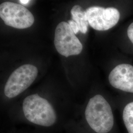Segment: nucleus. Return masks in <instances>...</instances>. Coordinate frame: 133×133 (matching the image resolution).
Segmentation results:
<instances>
[{"label":"nucleus","instance_id":"nucleus-1","mask_svg":"<svg viewBox=\"0 0 133 133\" xmlns=\"http://www.w3.org/2000/svg\"><path fill=\"white\" fill-rule=\"evenodd\" d=\"M85 116L87 123L96 133H108L113 127L114 119L112 109L102 95H96L89 100Z\"/></svg>","mask_w":133,"mask_h":133},{"label":"nucleus","instance_id":"nucleus-2","mask_svg":"<svg viewBox=\"0 0 133 133\" xmlns=\"http://www.w3.org/2000/svg\"><path fill=\"white\" fill-rule=\"evenodd\" d=\"M23 111L26 118L34 124L49 127L55 123L56 112L48 100L38 94L30 95L24 99Z\"/></svg>","mask_w":133,"mask_h":133},{"label":"nucleus","instance_id":"nucleus-3","mask_svg":"<svg viewBox=\"0 0 133 133\" xmlns=\"http://www.w3.org/2000/svg\"><path fill=\"white\" fill-rule=\"evenodd\" d=\"M37 68L26 64L19 66L10 76L5 86L6 97L12 98L19 95L31 85L38 76Z\"/></svg>","mask_w":133,"mask_h":133},{"label":"nucleus","instance_id":"nucleus-4","mask_svg":"<svg viewBox=\"0 0 133 133\" xmlns=\"http://www.w3.org/2000/svg\"><path fill=\"white\" fill-rule=\"evenodd\" d=\"M0 17L6 25L18 29L30 27L35 21L33 14L23 5L10 2L0 5Z\"/></svg>","mask_w":133,"mask_h":133},{"label":"nucleus","instance_id":"nucleus-5","mask_svg":"<svg viewBox=\"0 0 133 133\" xmlns=\"http://www.w3.org/2000/svg\"><path fill=\"white\" fill-rule=\"evenodd\" d=\"M54 43L58 52L68 57L79 54L83 46L68 22L63 21L55 29Z\"/></svg>","mask_w":133,"mask_h":133},{"label":"nucleus","instance_id":"nucleus-6","mask_svg":"<svg viewBox=\"0 0 133 133\" xmlns=\"http://www.w3.org/2000/svg\"><path fill=\"white\" fill-rule=\"evenodd\" d=\"M87 18L89 25L97 31H107L117 24L120 13L117 9L109 7L94 6L86 10Z\"/></svg>","mask_w":133,"mask_h":133},{"label":"nucleus","instance_id":"nucleus-7","mask_svg":"<svg viewBox=\"0 0 133 133\" xmlns=\"http://www.w3.org/2000/svg\"><path fill=\"white\" fill-rule=\"evenodd\" d=\"M109 83L115 88L133 93V66L122 64L115 66L109 74Z\"/></svg>","mask_w":133,"mask_h":133},{"label":"nucleus","instance_id":"nucleus-8","mask_svg":"<svg viewBox=\"0 0 133 133\" xmlns=\"http://www.w3.org/2000/svg\"><path fill=\"white\" fill-rule=\"evenodd\" d=\"M71 18L72 20L76 23L79 31L82 34H86L88 31V21L87 18L86 11L82 9L81 6L75 5L71 9Z\"/></svg>","mask_w":133,"mask_h":133},{"label":"nucleus","instance_id":"nucleus-9","mask_svg":"<svg viewBox=\"0 0 133 133\" xmlns=\"http://www.w3.org/2000/svg\"><path fill=\"white\" fill-rule=\"evenodd\" d=\"M124 123L129 133H133V102L125 107L123 113Z\"/></svg>","mask_w":133,"mask_h":133},{"label":"nucleus","instance_id":"nucleus-10","mask_svg":"<svg viewBox=\"0 0 133 133\" xmlns=\"http://www.w3.org/2000/svg\"><path fill=\"white\" fill-rule=\"evenodd\" d=\"M68 23L69 24L70 26L71 27L74 33L75 34L78 33V32L79 31V29L76 23L74 21H73L72 19L69 20L68 21Z\"/></svg>","mask_w":133,"mask_h":133},{"label":"nucleus","instance_id":"nucleus-11","mask_svg":"<svg viewBox=\"0 0 133 133\" xmlns=\"http://www.w3.org/2000/svg\"><path fill=\"white\" fill-rule=\"evenodd\" d=\"M127 35L133 44V22L130 24L127 30Z\"/></svg>","mask_w":133,"mask_h":133},{"label":"nucleus","instance_id":"nucleus-12","mask_svg":"<svg viewBox=\"0 0 133 133\" xmlns=\"http://www.w3.org/2000/svg\"><path fill=\"white\" fill-rule=\"evenodd\" d=\"M19 2L21 4L26 5L29 3V2H30V1H29V0H20V1H19Z\"/></svg>","mask_w":133,"mask_h":133}]
</instances>
